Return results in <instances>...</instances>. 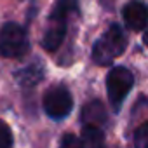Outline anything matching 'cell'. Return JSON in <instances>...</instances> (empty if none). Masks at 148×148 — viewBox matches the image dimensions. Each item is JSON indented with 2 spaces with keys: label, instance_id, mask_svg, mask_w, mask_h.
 I'll return each instance as SVG.
<instances>
[{
  "label": "cell",
  "instance_id": "6da1fadb",
  "mask_svg": "<svg viewBox=\"0 0 148 148\" xmlns=\"http://www.w3.org/2000/svg\"><path fill=\"white\" fill-rule=\"evenodd\" d=\"M127 47V37L119 25H112L94 44L92 59L99 66L112 64L115 58H119Z\"/></svg>",
  "mask_w": 148,
  "mask_h": 148
},
{
  "label": "cell",
  "instance_id": "7a4b0ae2",
  "mask_svg": "<svg viewBox=\"0 0 148 148\" xmlns=\"http://www.w3.org/2000/svg\"><path fill=\"white\" fill-rule=\"evenodd\" d=\"M30 49L26 30L18 23H5L0 28V56L7 59L23 58Z\"/></svg>",
  "mask_w": 148,
  "mask_h": 148
},
{
  "label": "cell",
  "instance_id": "3957f363",
  "mask_svg": "<svg viewBox=\"0 0 148 148\" xmlns=\"http://www.w3.org/2000/svg\"><path fill=\"white\" fill-rule=\"evenodd\" d=\"M134 86V75L125 66H113L106 75V92L113 112H119L125 96Z\"/></svg>",
  "mask_w": 148,
  "mask_h": 148
},
{
  "label": "cell",
  "instance_id": "277c9868",
  "mask_svg": "<svg viewBox=\"0 0 148 148\" xmlns=\"http://www.w3.org/2000/svg\"><path fill=\"white\" fill-rule=\"evenodd\" d=\"M71 108H73V98H71L70 91L64 86L51 87L45 92V96H44V110L51 119H54V120L66 119L70 115Z\"/></svg>",
  "mask_w": 148,
  "mask_h": 148
},
{
  "label": "cell",
  "instance_id": "5b68a950",
  "mask_svg": "<svg viewBox=\"0 0 148 148\" xmlns=\"http://www.w3.org/2000/svg\"><path fill=\"white\" fill-rule=\"evenodd\" d=\"M122 16H124V21L129 30L141 32V30H145V26L148 23V7L145 4L138 2V0H132V2H129L122 9Z\"/></svg>",
  "mask_w": 148,
  "mask_h": 148
},
{
  "label": "cell",
  "instance_id": "8992f818",
  "mask_svg": "<svg viewBox=\"0 0 148 148\" xmlns=\"http://www.w3.org/2000/svg\"><path fill=\"white\" fill-rule=\"evenodd\" d=\"M82 122L84 125H96L101 127L106 124V110L103 106V103L99 101H89L84 108H82Z\"/></svg>",
  "mask_w": 148,
  "mask_h": 148
},
{
  "label": "cell",
  "instance_id": "52a82bcc",
  "mask_svg": "<svg viewBox=\"0 0 148 148\" xmlns=\"http://www.w3.org/2000/svg\"><path fill=\"white\" fill-rule=\"evenodd\" d=\"M77 11H79V0H56V4L49 14V23L66 25L68 16Z\"/></svg>",
  "mask_w": 148,
  "mask_h": 148
},
{
  "label": "cell",
  "instance_id": "ba28073f",
  "mask_svg": "<svg viewBox=\"0 0 148 148\" xmlns=\"http://www.w3.org/2000/svg\"><path fill=\"white\" fill-rule=\"evenodd\" d=\"M66 35V25H59V23H51V26L47 28L44 38H42V45L45 51H56Z\"/></svg>",
  "mask_w": 148,
  "mask_h": 148
},
{
  "label": "cell",
  "instance_id": "9c48e42d",
  "mask_svg": "<svg viewBox=\"0 0 148 148\" xmlns=\"http://www.w3.org/2000/svg\"><path fill=\"white\" fill-rule=\"evenodd\" d=\"M82 141H84L86 148H106L105 134H103L101 127H96V125H84Z\"/></svg>",
  "mask_w": 148,
  "mask_h": 148
},
{
  "label": "cell",
  "instance_id": "30bf717a",
  "mask_svg": "<svg viewBox=\"0 0 148 148\" xmlns=\"http://www.w3.org/2000/svg\"><path fill=\"white\" fill-rule=\"evenodd\" d=\"M16 77H18V80H19V84L23 87H32V86H35L37 82L42 80L44 68L40 64H32V66H28L25 70H19L16 73Z\"/></svg>",
  "mask_w": 148,
  "mask_h": 148
},
{
  "label": "cell",
  "instance_id": "8fae6325",
  "mask_svg": "<svg viewBox=\"0 0 148 148\" xmlns=\"http://www.w3.org/2000/svg\"><path fill=\"white\" fill-rule=\"evenodd\" d=\"M134 148H148V122L141 124L134 132Z\"/></svg>",
  "mask_w": 148,
  "mask_h": 148
},
{
  "label": "cell",
  "instance_id": "7c38bea8",
  "mask_svg": "<svg viewBox=\"0 0 148 148\" xmlns=\"http://www.w3.org/2000/svg\"><path fill=\"white\" fill-rule=\"evenodd\" d=\"M0 148H12V131L2 119H0Z\"/></svg>",
  "mask_w": 148,
  "mask_h": 148
},
{
  "label": "cell",
  "instance_id": "4fadbf2b",
  "mask_svg": "<svg viewBox=\"0 0 148 148\" xmlns=\"http://www.w3.org/2000/svg\"><path fill=\"white\" fill-rule=\"evenodd\" d=\"M59 148H86L84 141L75 134H64L59 141Z\"/></svg>",
  "mask_w": 148,
  "mask_h": 148
},
{
  "label": "cell",
  "instance_id": "5bb4252c",
  "mask_svg": "<svg viewBox=\"0 0 148 148\" xmlns=\"http://www.w3.org/2000/svg\"><path fill=\"white\" fill-rule=\"evenodd\" d=\"M143 40H145V44H146V47H148V30H145V33H143Z\"/></svg>",
  "mask_w": 148,
  "mask_h": 148
}]
</instances>
